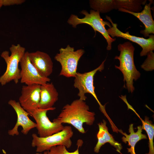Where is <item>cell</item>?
I'll list each match as a JSON object with an SVG mask.
<instances>
[{"mask_svg":"<svg viewBox=\"0 0 154 154\" xmlns=\"http://www.w3.org/2000/svg\"><path fill=\"white\" fill-rule=\"evenodd\" d=\"M57 53L54 59L61 64L60 76L69 78L74 77L77 73L78 62L84 53L82 49L75 51L73 47L68 45L65 48H62Z\"/></svg>","mask_w":154,"mask_h":154,"instance_id":"obj_6","label":"cell"},{"mask_svg":"<svg viewBox=\"0 0 154 154\" xmlns=\"http://www.w3.org/2000/svg\"><path fill=\"white\" fill-rule=\"evenodd\" d=\"M41 85L33 84L22 87L19 102L26 111L38 108L40 100Z\"/></svg>","mask_w":154,"mask_h":154,"instance_id":"obj_13","label":"cell"},{"mask_svg":"<svg viewBox=\"0 0 154 154\" xmlns=\"http://www.w3.org/2000/svg\"><path fill=\"white\" fill-rule=\"evenodd\" d=\"M55 108L47 109L37 108L27 111L36 121L37 128L39 137H44L53 135L62 130L64 128L62 123L57 118L51 122L48 117L46 113L49 110H54Z\"/></svg>","mask_w":154,"mask_h":154,"instance_id":"obj_8","label":"cell"},{"mask_svg":"<svg viewBox=\"0 0 154 154\" xmlns=\"http://www.w3.org/2000/svg\"><path fill=\"white\" fill-rule=\"evenodd\" d=\"M80 13L85 15L84 18H80L77 15L72 14L68 19V23L74 28H76L77 25L81 24L90 25L94 30L95 34L97 31L103 36L107 43V50H111L112 43L116 40V38H113L109 35L105 28L106 25L109 28L111 27L110 23L104 21L102 19L98 11L91 9L90 13H88L86 10H83L81 11Z\"/></svg>","mask_w":154,"mask_h":154,"instance_id":"obj_3","label":"cell"},{"mask_svg":"<svg viewBox=\"0 0 154 154\" xmlns=\"http://www.w3.org/2000/svg\"><path fill=\"white\" fill-rule=\"evenodd\" d=\"M8 103L13 108L17 116V121L14 127L8 131L9 135L12 136L19 135L18 128L19 126L22 127L21 132L24 135H27L31 129L36 127V123L29 119L28 116L29 113L22 108L19 102L10 100Z\"/></svg>","mask_w":154,"mask_h":154,"instance_id":"obj_11","label":"cell"},{"mask_svg":"<svg viewBox=\"0 0 154 154\" xmlns=\"http://www.w3.org/2000/svg\"><path fill=\"white\" fill-rule=\"evenodd\" d=\"M106 17L111 24V27L108 28L107 31L108 34L112 38H114L115 37H120L137 43L142 48L140 53L141 56L147 55L148 52L154 50L153 35H149V38L146 39L131 35L129 34V31L123 33L117 28V24L114 23L110 17L106 16Z\"/></svg>","mask_w":154,"mask_h":154,"instance_id":"obj_9","label":"cell"},{"mask_svg":"<svg viewBox=\"0 0 154 154\" xmlns=\"http://www.w3.org/2000/svg\"><path fill=\"white\" fill-rule=\"evenodd\" d=\"M73 135L72 128L70 126H65L61 131L45 137H40L33 133L31 145L36 147V151L40 153L49 151L52 147L57 145H63L69 148L72 144L71 139Z\"/></svg>","mask_w":154,"mask_h":154,"instance_id":"obj_5","label":"cell"},{"mask_svg":"<svg viewBox=\"0 0 154 154\" xmlns=\"http://www.w3.org/2000/svg\"><path fill=\"white\" fill-rule=\"evenodd\" d=\"M106 123V120L103 119L98 124L99 129L97 135L98 141L94 148V151L96 153H98L101 147L106 143H109L116 149L118 152L120 153L122 149V145L115 141L113 136L109 133Z\"/></svg>","mask_w":154,"mask_h":154,"instance_id":"obj_16","label":"cell"},{"mask_svg":"<svg viewBox=\"0 0 154 154\" xmlns=\"http://www.w3.org/2000/svg\"><path fill=\"white\" fill-rule=\"evenodd\" d=\"M2 5L0 3V9L1 8V7H2Z\"/></svg>","mask_w":154,"mask_h":154,"instance_id":"obj_24","label":"cell"},{"mask_svg":"<svg viewBox=\"0 0 154 154\" xmlns=\"http://www.w3.org/2000/svg\"><path fill=\"white\" fill-rule=\"evenodd\" d=\"M25 1L24 0H0V3L2 6H10L21 4Z\"/></svg>","mask_w":154,"mask_h":154,"instance_id":"obj_22","label":"cell"},{"mask_svg":"<svg viewBox=\"0 0 154 154\" xmlns=\"http://www.w3.org/2000/svg\"><path fill=\"white\" fill-rule=\"evenodd\" d=\"M20 64L21 83L26 85L35 84L41 85L50 81L49 78L42 76L35 68L30 60L28 51L25 52Z\"/></svg>","mask_w":154,"mask_h":154,"instance_id":"obj_10","label":"cell"},{"mask_svg":"<svg viewBox=\"0 0 154 154\" xmlns=\"http://www.w3.org/2000/svg\"><path fill=\"white\" fill-rule=\"evenodd\" d=\"M147 57L141 65V68L146 71H151L154 69V54L151 51L147 54Z\"/></svg>","mask_w":154,"mask_h":154,"instance_id":"obj_21","label":"cell"},{"mask_svg":"<svg viewBox=\"0 0 154 154\" xmlns=\"http://www.w3.org/2000/svg\"><path fill=\"white\" fill-rule=\"evenodd\" d=\"M83 143L82 141L79 139L77 144V149L73 152L68 151L64 146L59 145L53 146L47 151V154H80L79 149L82 146Z\"/></svg>","mask_w":154,"mask_h":154,"instance_id":"obj_20","label":"cell"},{"mask_svg":"<svg viewBox=\"0 0 154 154\" xmlns=\"http://www.w3.org/2000/svg\"><path fill=\"white\" fill-rule=\"evenodd\" d=\"M9 49L11 52L10 56L7 51H3L1 54L7 65L6 71L0 77V83L2 86L12 81L17 84L21 78V70L19 68V64L26 52L25 48L20 44H12Z\"/></svg>","mask_w":154,"mask_h":154,"instance_id":"obj_4","label":"cell"},{"mask_svg":"<svg viewBox=\"0 0 154 154\" xmlns=\"http://www.w3.org/2000/svg\"><path fill=\"white\" fill-rule=\"evenodd\" d=\"M137 130L135 132L134 131L133 124H131L129 125V135L126 133L123 132L121 130H119L118 131L124 135L122 138V141L125 143H128V145L130 147L127 148L128 153L130 154H136L135 151V146L136 143L140 140L143 139H147V135L142 133V129L141 125L137 127Z\"/></svg>","mask_w":154,"mask_h":154,"instance_id":"obj_18","label":"cell"},{"mask_svg":"<svg viewBox=\"0 0 154 154\" xmlns=\"http://www.w3.org/2000/svg\"><path fill=\"white\" fill-rule=\"evenodd\" d=\"M147 1L146 0H101L99 7L102 13L120 8L130 12L139 13L142 9V5L145 4Z\"/></svg>","mask_w":154,"mask_h":154,"instance_id":"obj_12","label":"cell"},{"mask_svg":"<svg viewBox=\"0 0 154 154\" xmlns=\"http://www.w3.org/2000/svg\"><path fill=\"white\" fill-rule=\"evenodd\" d=\"M89 110L85 101L79 98L65 105L56 118L61 123L70 124L80 132L84 133L83 123L91 125L95 119V113Z\"/></svg>","mask_w":154,"mask_h":154,"instance_id":"obj_1","label":"cell"},{"mask_svg":"<svg viewBox=\"0 0 154 154\" xmlns=\"http://www.w3.org/2000/svg\"><path fill=\"white\" fill-rule=\"evenodd\" d=\"M149 3L145 5L144 9L141 12L135 13L130 12L123 8L119 9V11L127 13L134 16L139 19L144 24L145 29L141 30L140 33L145 37H149L150 34H154V21L153 18L151 6L153 0H149Z\"/></svg>","mask_w":154,"mask_h":154,"instance_id":"obj_15","label":"cell"},{"mask_svg":"<svg viewBox=\"0 0 154 154\" xmlns=\"http://www.w3.org/2000/svg\"><path fill=\"white\" fill-rule=\"evenodd\" d=\"M36 154H42L41 153H36ZM43 154H47V151H44V153Z\"/></svg>","mask_w":154,"mask_h":154,"instance_id":"obj_23","label":"cell"},{"mask_svg":"<svg viewBox=\"0 0 154 154\" xmlns=\"http://www.w3.org/2000/svg\"><path fill=\"white\" fill-rule=\"evenodd\" d=\"M105 61L99 67L91 71L83 73L77 72L74 77V86L78 89V96L82 100L85 101L86 99L85 94L88 93L91 94L99 104L101 112L107 116L105 106H102L98 100L95 92L94 85V76L98 71H101L104 69Z\"/></svg>","mask_w":154,"mask_h":154,"instance_id":"obj_7","label":"cell"},{"mask_svg":"<svg viewBox=\"0 0 154 154\" xmlns=\"http://www.w3.org/2000/svg\"><path fill=\"white\" fill-rule=\"evenodd\" d=\"M58 92L52 82H47L41 85L40 100L38 108H52L58 100Z\"/></svg>","mask_w":154,"mask_h":154,"instance_id":"obj_17","label":"cell"},{"mask_svg":"<svg viewBox=\"0 0 154 154\" xmlns=\"http://www.w3.org/2000/svg\"><path fill=\"white\" fill-rule=\"evenodd\" d=\"M30 60L39 73L43 77L48 78L53 71V63L50 56L40 51L29 52Z\"/></svg>","mask_w":154,"mask_h":154,"instance_id":"obj_14","label":"cell"},{"mask_svg":"<svg viewBox=\"0 0 154 154\" xmlns=\"http://www.w3.org/2000/svg\"><path fill=\"white\" fill-rule=\"evenodd\" d=\"M120 52L119 55L116 56L115 59L120 62L119 66L115 65L116 68L120 70L123 74V81L125 82L124 86L129 92L132 93L134 90L133 81L137 80L140 76V73L137 70L134 63L133 55L135 48L131 43L126 42L118 45Z\"/></svg>","mask_w":154,"mask_h":154,"instance_id":"obj_2","label":"cell"},{"mask_svg":"<svg viewBox=\"0 0 154 154\" xmlns=\"http://www.w3.org/2000/svg\"><path fill=\"white\" fill-rule=\"evenodd\" d=\"M133 111L136 113L141 120L142 125L141 128L142 129L145 130L148 135L149 139V152L145 154H154V147L153 140L154 136V125L152 121L149 120V118L147 116H145L144 120L140 117L139 115L133 110Z\"/></svg>","mask_w":154,"mask_h":154,"instance_id":"obj_19","label":"cell"}]
</instances>
